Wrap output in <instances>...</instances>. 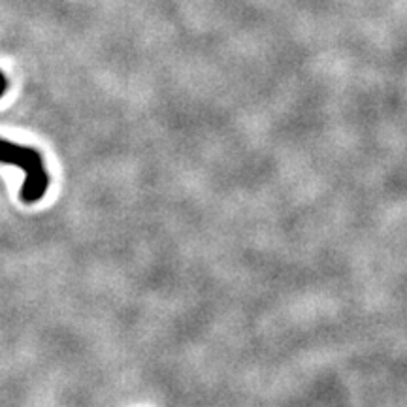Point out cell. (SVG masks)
I'll return each instance as SVG.
<instances>
[{
    "label": "cell",
    "instance_id": "obj_1",
    "mask_svg": "<svg viewBox=\"0 0 407 407\" xmlns=\"http://www.w3.org/2000/svg\"><path fill=\"white\" fill-rule=\"evenodd\" d=\"M0 162L16 164L27 173V179L21 189L23 202L33 204L45 195V190L50 187V176L44 166L42 155L34 147H25V145L0 139Z\"/></svg>",
    "mask_w": 407,
    "mask_h": 407
},
{
    "label": "cell",
    "instance_id": "obj_2",
    "mask_svg": "<svg viewBox=\"0 0 407 407\" xmlns=\"http://www.w3.org/2000/svg\"><path fill=\"white\" fill-rule=\"evenodd\" d=\"M6 87H8V81H6L4 74L0 72V96H2L6 93Z\"/></svg>",
    "mask_w": 407,
    "mask_h": 407
}]
</instances>
